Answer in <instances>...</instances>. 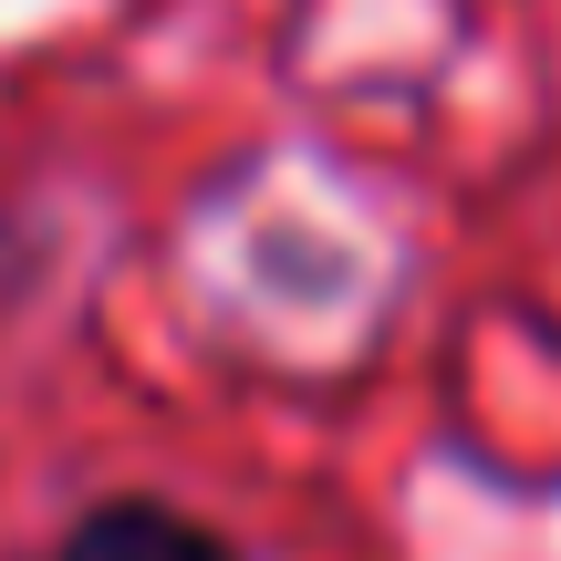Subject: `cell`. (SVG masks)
<instances>
[{
	"label": "cell",
	"mask_w": 561,
	"mask_h": 561,
	"mask_svg": "<svg viewBox=\"0 0 561 561\" xmlns=\"http://www.w3.org/2000/svg\"><path fill=\"white\" fill-rule=\"evenodd\" d=\"M53 561H240V551H229L219 530H198V520H178V510H157V500H104L94 520L62 530Z\"/></svg>",
	"instance_id": "1"
}]
</instances>
